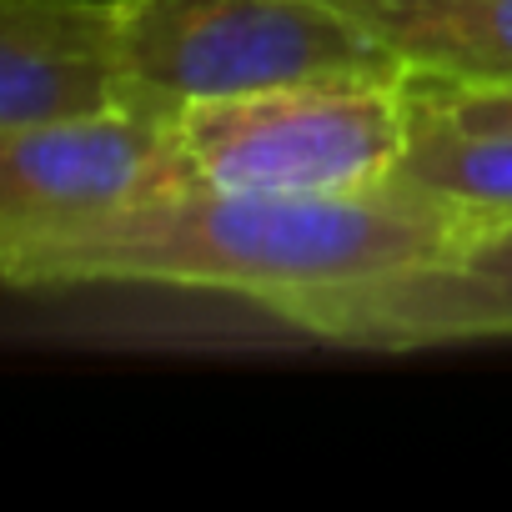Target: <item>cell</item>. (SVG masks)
Returning a JSON list of instances; mask_svg holds the SVG:
<instances>
[{"label": "cell", "mask_w": 512, "mask_h": 512, "mask_svg": "<svg viewBox=\"0 0 512 512\" xmlns=\"http://www.w3.org/2000/svg\"><path fill=\"white\" fill-rule=\"evenodd\" d=\"M337 6H347V11H357V6H377V0H337Z\"/></svg>", "instance_id": "10"}, {"label": "cell", "mask_w": 512, "mask_h": 512, "mask_svg": "<svg viewBox=\"0 0 512 512\" xmlns=\"http://www.w3.org/2000/svg\"><path fill=\"white\" fill-rule=\"evenodd\" d=\"M352 16L417 91L512 86V0H377Z\"/></svg>", "instance_id": "7"}, {"label": "cell", "mask_w": 512, "mask_h": 512, "mask_svg": "<svg viewBox=\"0 0 512 512\" xmlns=\"http://www.w3.org/2000/svg\"><path fill=\"white\" fill-rule=\"evenodd\" d=\"M397 181L452 201L487 226L512 221V131L462 126L432 96L417 91V116L397 161Z\"/></svg>", "instance_id": "8"}, {"label": "cell", "mask_w": 512, "mask_h": 512, "mask_svg": "<svg viewBox=\"0 0 512 512\" xmlns=\"http://www.w3.org/2000/svg\"><path fill=\"white\" fill-rule=\"evenodd\" d=\"M477 226L487 221L397 176L352 196H267L171 181L26 241L0 262V287H166L272 312L302 292L432 262Z\"/></svg>", "instance_id": "1"}, {"label": "cell", "mask_w": 512, "mask_h": 512, "mask_svg": "<svg viewBox=\"0 0 512 512\" xmlns=\"http://www.w3.org/2000/svg\"><path fill=\"white\" fill-rule=\"evenodd\" d=\"M462 126H502L512 131V86H482V91H422Z\"/></svg>", "instance_id": "9"}, {"label": "cell", "mask_w": 512, "mask_h": 512, "mask_svg": "<svg viewBox=\"0 0 512 512\" xmlns=\"http://www.w3.org/2000/svg\"><path fill=\"white\" fill-rule=\"evenodd\" d=\"M126 106L121 0H0V126Z\"/></svg>", "instance_id": "6"}, {"label": "cell", "mask_w": 512, "mask_h": 512, "mask_svg": "<svg viewBox=\"0 0 512 512\" xmlns=\"http://www.w3.org/2000/svg\"><path fill=\"white\" fill-rule=\"evenodd\" d=\"M417 86L402 71L322 76L191 101L171 116L181 181L267 196H352L387 186L407 151Z\"/></svg>", "instance_id": "2"}, {"label": "cell", "mask_w": 512, "mask_h": 512, "mask_svg": "<svg viewBox=\"0 0 512 512\" xmlns=\"http://www.w3.org/2000/svg\"><path fill=\"white\" fill-rule=\"evenodd\" d=\"M267 317L347 352L512 342V221L477 226L407 272L287 297Z\"/></svg>", "instance_id": "4"}, {"label": "cell", "mask_w": 512, "mask_h": 512, "mask_svg": "<svg viewBox=\"0 0 512 512\" xmlns=\"http://www.w3.org/2000/svg\"><path fill=\"white\" fill-rule=\"evenodd\" d=\"M181 181L171 111L126 101L101 116L0 126V262L91 211Z\"/></svg>", "instance_id": "5"}, {"label": "cell", "mask_w": 512, "mask_h": 512, "mask_svg": "<svg viewBox=\"0 0 512 512\" xmlns=\"http://www.w3.org/2000/svg\"><path fill=\"white\" fill-rule=\"evenodd\" d=\"M397 71L337 0H121L126 101L181 111L322 76Z\"/></svg>", "instance_id": "3"}]
</instances>
